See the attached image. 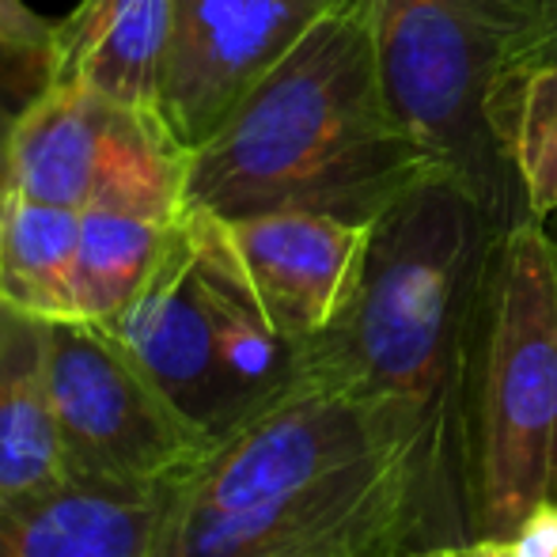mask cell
<instances>
[{
  "instance_id": "6da1fadb",
  "label": "cell",
  "mask_w": 557,
  "mask_h": 557,
  "mask_svg": "<svg viewBox=\"0 0 557 557\" xmlns=\"http://www.w3.org/2000/svg\"><path fill=\"white\" fill-rule=\"evenodd\" d=\"M508 224L433 168L375 216L342 315L300 342V380L380 403L410 433L429 546L470 539L478 364Z\"/></svg>"
},
{
  "instance_id": "7a4b0ae2",
  "label": "cell",
  "mask_w": 557,
  "mask_h": 557,
  "mask_svg": "<svg viewBox=\"0 0 557 557\" xmlns=\"http://www.w3.org/2000/svg\"><path fill=\"white\" fill-rule=\"evenodd\" d=\"M395 413L300 380L168 485L156 557H398L425 550Z\"/></svg>"
},
{
  "instance_id": "3957f363",
  "label": "cell",
  "mask_w": 557,
  "mask_h": 557,
  "mask_svg": "<svg viewBox=\"0 0 557 557\" xmlns=\"http://www.w3.org/2000/svg\"><path fill=\"white\" fill-rule=\"evenodd\" d=\"M433 168L383 84L375 0H337L190 152L183 209L372 224Z\"/></svg>"
},
{
  "instance_id": "277c9868",
  "label": "cell",
  "mask_w": 557,
  "mask_h": 557,
  "mask_svg": "<svg viewBox=\"0 0 557 557\" xmlns=\"http://www.w3.org/2000/svg\"><path fill=\"white\" fill-rule=\"evenodd\" d=\"M557 497V235L520 216L493 262L474 395L470 539H508Z\"/></svg>"
},
{
  "instance_id": "5b68a950",
  "label": "cell",
  "mask_w": 557,
  "mask_h": 557,
  "mask_svg": "<svg viewBox=\"0 0 557 557\" xmlns=\"http://www.w3.org/2000/svg\"><path fill=\"white\" fill-rule=\"evenodd\" d=\"M528 20L531 0H375L383 84L398 117L500 221L531 216L490 125Z\"/></svg>"
},
{
  "instance_id": "8992f818",
  "label": "cell",
  "mask_w": 557,
  "mask_h": 557,
  "mask_svg": "<svg viewBox=\"0 0 557 557\" xmlns=\"http://www.w3.org/2000/svg\"><path fill=\"white\" fill-rule=\"evenodd\" d=\"M42 331L69 478L129 490L168 485L213 447L111 326L69 319Z\"/></svg>"
},
{
  "instance_id": "52a82bcc",
  "label": "cell",
  "mask_w": 557,
  "mask_h": 557,
  "mask_svg": "<svg viewBox=\"0 0 557 557\" xmlns=\"http://www.w3.org/2000/svg\"><path fill=\"white\" fill-rule=\"evenodd\" d=\"M190 152L163 117L137 114L88 88L46 84L12 125V183L76 209L183 216Z\"/></svg>"
},
{
  "instance_id": "ba28073f",
  "label": "cell",
  "mask_w": 557,
  "mask_h": 557,
  "mask_svg": "<svg viewBox=\"0 0 557 557\" xmlns=\"http://www.w3.org/2000/svg\"><path fill=\"white\" fill-rule=\"evenodd\" d=\"M337 0H171L160 117L194 152Z\"/></svg>"
},
{
  "instance_id": "9c48e42d",
  "label": "cell",
  "mask_w": 557,
  "mask_h": 557,
  "mask_svg": "<svg viewBox=\"0 0 557 557\" xmlns=\"http://www.w3.org/2000/svg\"><path fill=\"white\" fill-rule=\"evenodd\" d=\"M107 326L129 345L148 375L175 398L178 410L198 421L213 441L235 429L213 300L201 273L198 227L186 209L171 232L160 265L148 273L129 308Z\"/></svg>"
},
{
  "instance_id": "30bf717a",
  "label": "cell",
  "mask_w": 557,
  "mask_h": 557,
  "mask_svg": "<svg viewBox=\"0 0 557 557\" xmlns=\"http://www.w3.org/2000/svg\"><path fill=\"white\" fill-rule=\"evenodd\" d=\"M243 270L277 331L293 342L323 334L342 315L368 255L372 224L281 209L224 221Z\"/></svg>"
},
{
  "instance_id": "8fae6325",
  "label": "cell",
  "mask_w": 557,
  "mask_h": 557,
  "mask_svg": "<svg viewBox=\"0 0 557 557\" xmlns=\"http://www.w3.org/2000/svg\"><path fill=\"white\" fill-rule=\"evenodd\" d=\"M171 485V482H168ZM168 485L61 478L0 500V557H156Z\"/></svg>"
},
{
  "instance_id": "7c38bea8",
  "label": "cell",
  "mask_w": 557,
  "mask_h": 557,
  "mask_svg": "<svg viewBox=\"0 0 557 557\" xmlns=\"http://www.w3.org/2000/svg\"><path fill=\"white\" fill-rule=\"evenodd\" d=\"M171 38V0H81L53 23L50 84L88 88L160 117V81Z\"/></svg>"
},
{
  "instance_id": "4fadbf2b",
  "label": "cell",
  "mask_w": 557,
  "mask_h": 557,
  "mask_svg": "<svg viewBox=\"0 0 557 557\" xmlns=\"http://www.w3.org/2000/svg\"><path fill=\"white\" fill-rule=\"evenodd\" d=\"M61 478L69 474L46 375V331L15 311L0 337V500Z\"/></svg>"
},
{
  "instance_id": "5bb4252c",
  "label": "cell",
  "mask_w": 557,
  "mask_h": 557,
  "mask_svg": "<svg viewBox=\"0 0 557 557\" xmlns=\"http://www.w3.org/2000/svg\"><path fill=\"white\" fill-rule=\"evenodd\" d=\"M81 213L4 186L0 190V304L38 323H69L76 311Z\"/></svg>"
},
{
  "instance_id": "9a60e30c",
  "label": "cell",
  "mask_w": 557,
  "mask_h": 557,
  "mask_svg": "<svg viewBox=\"0 0 557 557\" xmlns=\"http://www.w3.org/2000/svg\"><path fill=\"white\" fill-rule=\"evenodd\" d=\"M178 216L117 213L88 209L81 213L76 247V311L88 323H114L140 293L148 273L160 265Z\"/></svg>"
},
{
  "instance_id": "2e32d148",
  "label": "cell",
  "mask_w": 557,
  "mask_h": 557,
  "mask_svg": "<svg viewBox=\"0 0 557 557\" xmlns=\"http://www.w3.org/2000/svg\"><path fill=\"white\" fill-rule=\"evenodd\" d=\"M490 125L535 221L557 213V65L520 69L497 84Z\"/></svg>"
},
{
  "instance_id": "e0dca14e",
  "label": "cell",
  "mask_w": 557,
  "mask_h": 557,
  "mask_svg": "<svg viewBox=\"0 0 557 557\" xmlns=\"http://www.w3.org/2000/svg\"><path fill=\"white\" fill-rule=\"evenodd\" d=\"M50 84V65L38 53L0 46V114L20 117Z\"/></svg>"
},
{
  "instance_id": "ac0fdd59",
  "label": "cell",
  "mask_w": 557,
  "mask_h": 557,
  "mask_svg": "<svg viewBox=\"0 0 557 557\" xmlns=\"http://www.w3.org/2000/svg\"><path fill=\"white\" fill-rule=\"evenodd\" d=\"M539 65H557V0H531V20L516 42L508 73Z\"/></svg>"
},
{
  "instance_id": "d6986e66",
  "label": "cell",
  "mask_w": 557,
  "mask_h": 557,
  "mask_svg": "<svg viewBox=\"0 0 557 557\" xmlns=\"http://www.w3.org/2000/svg\"><path fill=\"white\" fill-rule=\"evenodd\" d=\"M50 42H53V20L38 15L23 0H0V46L50 58Z\"/></svg>"
},
{
  "instance_id": "ffe728a7",
  "label": "cell",
  "mask_w": 557,
  "mask_h": 557,
  "mask_svg": "<svg viewBox=\"0 0 557 557\" xmlns=\"http://www.w3.org/2000/svg\"><path fill=\"white\" fill-rule=\"evenodd\" d=\"M512 557H557V497L543 500L508 539Z\"/></svg>"
},
{
  "instance_id": "44dd1931",
  "label": "cell",
  "mask_w": 557,
  "mask_h": 557,
  "mask_svg": "<svg viewBox=\"0 0 557 557\" xmlns=\"http://www.w3.org/2000/svg\"><path fill=\"white\" fill-rule=\"evenodd\" d=\"M398 557H512L508 543L500 539H467V543H447V546H429V550L398 554Z\"/></svg>"
},
{
  "instance_id": "7402d4cb",
  "label": "cell",
  "mask_w": 557,
  "mask_h": 557,
  "mask_svg": "<svg viewBox=\"0 0 557 557\" xmlns=\"http://www.w3.org/2000/svg\"><path fill=\"white\" fill-rule=\"evenodd\" d=\"M12 125L15 117L0 114V190L12 183Z\"/></svg>"
},
{
  "instance_id": "603a6c76",
  "label": "cell",
  "mask_w": 557,
  "mask_h": 557,
  "mask_svg": "<svg viewBox=\"0 0 557 557\" xmlns=\"http://www.w3.org/2000/svg\"><path fill=\"white\" fill-rule=\"evenodd\" d=\"M15 311L8 308V304H0V337H4V326H8V319H12Z\"/></svg>"
},
{
  "instance_id": "cb8c5ba5",
  "label": "cell",
  "mask_w": 557,
  "mask_h": 557,
  "mask_svg": "<svg viewBox=\"0 0 557 557\" xmlns=\"http://www.w3.org/2000/svg\"><path fill=\"white\" fill-rule=\"evenodd\" d=\"M546 227H550V232H554V235H557V213H554V216H550V221H546Z\"/></svg>"
}]
</instances>
